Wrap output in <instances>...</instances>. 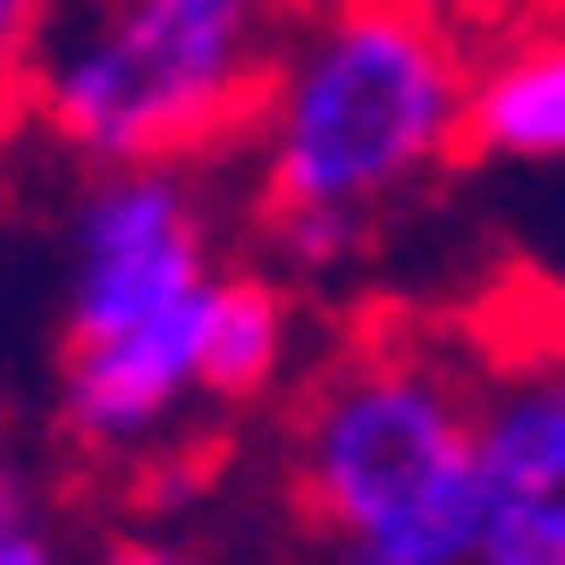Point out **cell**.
I'll return each mask as SVG.
<instances>
[{
  "label": "cell",
  "instance_id": "obj_13",
  "mask_svg": "<svg viewBox=\"0 0 565 565\" xmlns=\"http://www.w3.org/2000/svg\"><path fill=\"white\" fill-rule=\"evenodd\" d=\"M94 565H194L186 548H161V541H127V548H110V557H94Z\"/></svg>",
  "mask_w": 565,
  "mask_h": 565
},
{
  "label": "cell",
  "instance_id": "obj_5",
  "mask_svg": "<svg viewBox=\"0 0 565 565\" xmlns=\"http://www.w3.org/2000/svg\"><path fill=\"white\" fill-rule=\"evenodd\" d=\"M203 397V296L178 312H152L110 338H68L60 363V430L76 456H143L161 448L178 414Z\"/></svg>",
  "mask_w": 565,
  "mask_h": 565
},
{
  "label": "cell",
  "instance_id": "obj_4",
  "mask_svg": "<svg viewBox=\"0 0 565 565\" xmlns=\"http://www.w3.org/2000/svg\"><path fill=\"white\" fill-rule=\"evenodd\" d=\"M212 212L186 161L102 169L76 203V270H68V338H110L152 312H178L212 287Z\"/></svg>",
  "mask_w": 565,
  "mask_h": 565
},
{
  "label": "cell",
  "instance_id": "obj_8",
  "mask_svg": "<svg viewBox=\"0 0 565 565\" xmlns=\"http://www.w3.org/2000/svg\"><path fill=\"white\" fill-rule=\"evenodd\" d=\"M498 507H507V490H498L490 465L472 456L448 481H430L414 507L380 515L372 532L330 541V565H481V541H490Z\"/></svg>",
  "mask_w": 565,
  "mask_h": 565
},
{
  "label": "cell",
  "instance_id": "obj_6",
  "mask_svg": "<svg viewBox=\"0 0 565 565\" xmlns=\"http://www.w3.org/2000/svg\"><path fill=\"white\" fill-rule=\"evenodd\" d=\"M465 152L472 161H565V25L507 34L472 60L465 102Z\"/></svg>",
  "mask_w": 565,
  "mask_h": 565
},
{
  "label": "cell",
  "instance_id": "obj_7",
  "mask_svg": "<svg viewBox=\"0 0 565 565\" xmlns=\"http://www.w3.org/2000/svg\"><path fill=\"white\" fill-rule=\"evenodd\" d=\"M296 363V305L262 270H212L203 287V405H254Z\"/></svg>",
  "mask_w": 565,
  "mask_h": 565
},
{
  "label": "cell",
  "instance_id": "obj_10",
  "mask_svg": "<svg viewBox=\"0 0 565 565\" xmlns=\"http://www.w3.org/2000/svg\"><path fill=\"white\" fill-rule=\"evenodd\" d=\"M481 565H565V490L507 498L481 541Z\"/></svg>",
  "mask_w": 565,
  "mask_h": 565
},
{
  "label": "cell",
  "instance_id": "obj_14",
  "mask_svg": "<svg viewBox=\"0 0 565 565\" xmlns=\"http://www.w3.org/2000/svg\"><path fill=\"white\" fill-rule=\"evenodd\" d=\"M548 9H565V0H548Z\"/></svg>",
  "mask_w": 565,
  "mask_h": 565
},
{
  "label": "cell",
  "instance_id": "obj_3",
  "mask_svg": "<svg viewBox=\"0 0 565 565\" xmlns=\"http://www.w3.org/2000/svg\"><path fill=\"white\" fill-rule=\"evenodd\" d=\"M472 423L481 405L456 388L448 363L414 347H363L305 405L296 498L330 541H354L380 515L414 507L430 481H448L456 465H472Z\"/></svg>",
  "mask_w": 565,
  "mask_h": 565
},
{
  "label": "cell",
  "instance_id": "obj_15",
  "mask_svg": "<svg viewBox=\"0 0 565 565\" xmlns=\"http://www.w3.org/2000/svg\"><path fill=\"white\" fill-rule=\"evenodd\" d=\"M0 127H9V110H0Z\"/></svg>",
  "mask_w": 565,
  "mask_h": 565
},
{
  "label": "cell",
  "instance_id": "obj_2",
  "mask_svg": "<svg viewBox=\"0 0 565 565\" xmlns=\"http://www.w3.org/2000/svg\"><path fill=\"white\" fill-rule=\"evenodd\" d=\"M287 34V0H68L25 118L94 169L212 161L262 127Z\"/></svg>",
  "mask_w": 565,
  "mask_h": 565
},
{
  "label": "cell",
  "instance_id": "obj_9",
  "mask_svg": "<svg viewBox=\"0 0 565 565\" xmlns=\"http://www.w3.org/2000/svg\"><path fill=\"white\" fill-rule=\"evenodd\" d=\"M472 456L490 465V481L507 498H541V490H565V363L532 380H507L481 423H472Z\"/></svg>",
  "mask_w": 565,
  "mask_h": 565
},
{
  "label": "cell",
  "instance_id": "obj_12",
  "mask_svg": "<svg viewBox=\"0 0 565 565\" xmlns=\"http://www.w3.org/2000/svg\"><path fill=\"white\" fill-rule=\"evenodd\" d=\"M0 565H60V548H51V523L34 515V498L0 472Z\"/></svg>",
  "mask_w": 565,
  "mask_h": 565
},
{
  "label": "cell",
  "instance_id": "obj_11",
  "mask_svg": "<svg viewBox=\"0 0 565 565\" xmlns=\"http://www.w3.org/2000/svg\"><path fill=\"white\" fill-rule=\"evenodd\" d=\"M68 0H0V110H25V76L43 60Z\"/></svg>",
  "mask_w": 565,
  "mask_h": 565
},
{
  "label": "cell",
  "instance_id": "obj_1",
  "mask_svg": "<svg viewBox=\"0 0 565 565\" xmlns=\"http://www.w3.org/2000/svg\"><path fill=\"white\" fill-rule=\"evenodd\" d=\"M472 34L456 0H321L254 127V203L380 220L465 152Z\"/></svg>",
  "mask_w": 565,
  "mask_h": 565
}]
</instances>
